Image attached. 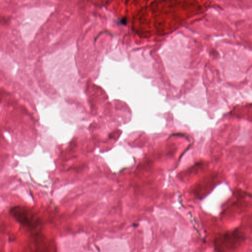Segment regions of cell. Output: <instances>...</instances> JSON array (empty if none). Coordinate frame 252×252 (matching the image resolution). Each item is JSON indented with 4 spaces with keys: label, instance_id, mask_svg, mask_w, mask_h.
<instances>
[{
    "label": "cell",
    "instance_id": "cell-1",
    "mask_svg": "<svg viewBox=\"0 0 252 252\" xmlns=\"http://www.w3.org/2000/svg\"><path fill=\"white\" fill-rule=\"evenodd\" d=\"M244 234L238 229L220 234L214 241L216 251H233L238 249L246 240Z\"/></svg>",
    "mask_w": 252,
    "mask_h": 252
},
{
    "label": "cell",
    "instance_id": "cell-2",
    "mask_svg": "<svg viewBox=\"0 0 252 252\" xmlns=\"http://www.w3.org/2000/svg\"><path fill=\"white\" fill-rule=\"evenodd\" d=\"M10 213L17 222L30 229H36L41 224L37 214L27 207L15 206L11 208Z\"/></svg>",
    "mask_w": 252,
    "mask_h": 252
},
{
    "label": "cell",
    "instance_id": "cell-3",
    "mask_svg": "<svg viewBox=\"0 0 252 252\" xmlns=\"http://www.w3.org/2000/svg\"><path fill=\"white\" fill-rule=\"evenodd\" d=\"M217 178V177L214 175L204 178L197 186H196L194 189V194L200 199L204 197L216 186Z\"/></svg>",
    "mask_w": 252,
    "mask_h": 252
},
{
    "label": "cell",
    "instance_id": "cell-4",
    "mask_svg": "<svg viewBox=\"0 0 252 252\" xmlns=\"http://www.w3.org/2000/svg\"><path fill=\"white\" fill-rule=\"evenodd\" d=\"M137 226V224H134V226Z\"/></svg>",
    "mask_w": 252,
    "mask_h": 252
}]
</instances>
